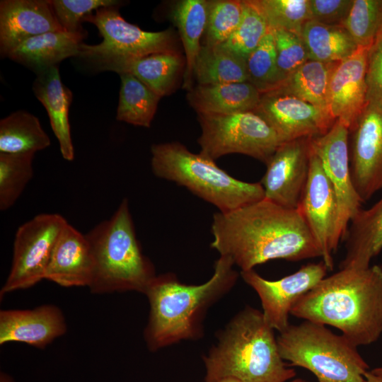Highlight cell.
<instances>
[{
  "instance_id": "obj_30",
  "label": "cell",
  "mask_w": 382,
  "mask_h": 382,
  "mask_svg": "<svg viewBox=\"0 0 382 382\" xmlns=\"http://www.w3.org/2000/svg\"><path fill=\"white\" fill-rule=\"evenodd\" d=\"M337 63L308 59L287 76L274 91L295 96L328 112L329 83Z\"/></svg>"
},
{
  "instance_id": "obj_8",
  "label": "cell",
  "mask_w": 382,
  "mask_h": 382,
  "mask_svg": "<svg viewBox=\"0 0 382 382\" xmlns=\"http://www.w3.org/2000/svg\"><path fill=\"white\" fill-rule=\"evenodd\" d=\"M119 6L101 7L83 18L93 24L103 40L99 44L81 43L78 57L99 71L151 54L180 52L176 35L171 29L151 32L125 21Z\"/></svg>"
},
{
  "instance_id": "obj_33",
  "label": "cell",
  "mask_w": 382,
  "mask_h": 382,
  "mask_svg": "<svg viewBox=\"0 0 382 382\" xmlns=\"http://www.w3.org/2000/svg\"><path fill=\"white\" fill-rule=\"evenodd\" d=\"M35 154L0 153V209H10L33 176Z\"/></svg>"
},
{
  "instance_id": "obj_4",
  "label": "cell",
  "mask_w": 382,
  "mask_h": 382,
  "mask_svg": "<svg viewBox=\"0 0 382 382\" xmlns=\"http://www.w3.org/2000/svg\"><path fill=\"white\" fill-rule=\"evenodd\" d=\"M203 360L204 382L229 376L242 382H286L296 376L279 354L274 329L262 312L249 306L219 332Z\"/></svg>"
},
{
  "instance_id": "obj_2",
  "label": "cell",
  "mask_w": 382,
  "mask_h": 382,
  "mask_svg": "<svg viewBox=\"0 0 382 382\" xmlns=\"http://www.w3.org/2000/svg\"><path fill=\"white\" fill-rule=\"evenodd\" d=\"M291 315L336 328L356 347L377 341L382 334V267L340 269L301 296Z\"/></svg>"
},
{
  "instance_id": "obj_12",
  "label": "cell",
  "mask_w": 382,
  "mask_h": 382,
  "mask_svg": "<svg viewBox=\"0 0 382 382\" xmlns=\"http://www.w3.org/2000/svg\"><path fill=\"white\" fill-rule=\"evenodd\" d=\"M348 134V127L336 120L325 134L309 139L310 149L320 159L336 195L338 220L335 237L338 244L346 236L348 225L362 202L350 175Z\"/></svg>"
},
{
  "instance_id": "obj_38",
  "label": "cell",
  "mask_w": 382,
  "mask_h": 382,
  "mask_svg": "<svg viewBox=\"0 0 382 382\" xmlns=\"http://www.w3.org/2000/svg\"><path fill=\"white\" fill-rule=\"evenodd\" d=\"M55 16L64 31L86 33L83 18L101 7L120 6L117 0H50Z\"/></svg>"
},
{
  "instance_id": "obj_44",
  "label": "cell",
  "mask_w": 382,
  "mask_h": 382,
  "mask_svg": "<svg viewBox=\"0 0 382 382\" xmlns=\"http://www.w3.org/2000/svg\"><path fill=\"white\" fill-rule=\"evenodd\" d=\"M218 382H242L239 379L234 377H225L219 380Z\"/></svg>"
},
{
  "instance_id": "obj_46",
  "label": "cell",
  "mask_w": 382,
  "mask_h": 382,
  "mask_svg": "<svg viewBox=\"0 0 382 382\" xmlns=\"http://www.w3.org/2000/svg\"><path fill=\"white\" fill-rule=\"evenodd\" d=\"M291 382H306V381H305L304 380H303L301 378H296V379L291 381Z\"/></svg>"
},
{
  "instance_id": "obj_36",
  "label": "cell",
  "mask_w": 382,
  "mask_h": 382,
  "mask_svg": "<svg viewBox=\"0 0 382 382\" xmlns=\"http://www.w3.org/2000/svg\"><path fill=\"white\" fill-rule=\"evenodd\" d=\"M243 11V1H209L208 19L202 45L214 47L226 42L239 25Z\"/></svg>"
},
{
  "instance_id": "obj_6",
  "label": "cell",
  "mask_w": 382,
  "mask_h": 382,
  "mask_svg": "<svg viewBox=\"0 0 382 382\" xmlns=\"http://www.w3.org/2000/svg\"><path fill=\"white\" fill-rule=\"evenodd\" d=\"M151 153V170L156 176L186 187L220 212H231L265 197L260 183L238 180L214 160L190 151L179 142L154 144Z\"/></svg>"
},
{
  "instance_id": "obj_25",
  "label": "cell",
  "mask_w": 382,
  "mask_h": 382,
  "mask_svg": "<svg viewBox=\"0 0 382 382\" xmlns=\"http://www.w3.org/2000/svg\"><path fill=\"white\" fill-rule=\"evenodd\" d=\"M185 69L180 52L151 54L112 66L108 71L129 73L161 97L172 93Z\"/></svg>"
},
{
  "instance_id": "obj_19",
  "label": "cell",
  "mask_w": 382,
  "mask_h": 382,
  "mask_svg": "<svg viewBox=\"0 0 382 382\" xmlns=\"http://www.w3.org/2000/svg\"><path fill=\"white\" fill-rule=\"evenodd\" d=\"M67 326L62 311L54 305L33 309L0 311V345L11 342L44 349L64 335Z\"/></svg>"
},
{
  "instance_id": "obj_35",
  "label": "cell",
  "mask_w": 382,
  "mask_h": 382,
  "mask_svg": "<svg viewBox=\"0 0 382 382\" xmlns=\"http://www.w3.org/2000/svg\"><path fill=\"white\" fill-rule=\"evenodd\" d=\"M341 25L358 47L369 48L382 31V0H353Z\"/></svg>"
},
{
  "instance_id": "obj_42",
  "label": "cell",
  "mask_w": 382,
  "mask_h": 382,
  "mask_svg": "<svg viewBox=\"0 0 382 382\" xmlns=\"http://www.w3.org/2000/svg\"><path fill=\"white\" fill-rule=\"evenodd\" d=\"M364 378V382H382V377L373 374L371 371L365 374Z\"/></svg>"
},
{
  "instance_id": "obj_24",
  "label": "cell",
  "mask_w": 382,
  "mask_h": 382,
  "mask_svg": "<svg viewBox=\"0 0 382 382\" xmlns=\"http://www.w3.org/2000/svg\"><path fill=\"white\" fill-rule=\"evenodd\" d=\"M349 224L340 269L367 268L382 250V197L369 209H360Z\"/></svg>"
},
{
  "instance_id": "obj_39",
  "label": "cell",
  "mask_w": 382,
  "mask_h": 382,
  "mask_svg": "<svg viewBox=\"0 0 382 382\" xmlns=\"http://www.w3.org/2000/svg\"><path fill=\"white\" fill-rule=\"evenodd\" d=\"M274 35L277 62L286 76L308 60L301 36L284 30H271Z\"/></svg>"
},
{
  "instance_id": "obj_26",
  "label": "cell",
  "mask_w": 382,
  "mask_h": 382,
  "mask_svg": "<svg viewBox=\"0 0 382 382\" xmlns=\"http://www.w3.org/2000/svg\"><path fill=\"white\" fill-rule=\"evenodd\" d=\"M209 14V1L182 0L174 6L171 18L178 30L185 51V69L183 87L192 88L193 67L202 47Z\"/></svg>"
},
{
  "instance_id": "obj_20",
  "label": "cell",
  "mask_w": 382,
  "mask_h": 382,
  "mask_svg": "<svg viewBox=\"0 0 382 382\" xmlns=\"http://www.w3.org/2000/svg\"><path fill=\"white\" fill-rule=\"evenodd\" d=\"M93 267L91 248L86 234L67 223L57 238L45 279L63 287H88Z\"/></svg>"
},
{
  "instance_id": "obj_32",
  "label": "cell",
  "mask_w": 382,
  "mask_h": 382,
  "mask_svg": "<svg viewBox=\"0 0 382 382\" xmlns=\"http://www.w3.org/2000/svg\"><path fill=\"white\" fill-rule=\"evenodd\" d=\"M248 81L262 94L277 89L286 79L279 70L272 31L263 37L246 59Z\"/></svg>"
},
{
  "instance_id": "obj_23",
  "label": "cell",
  "mask_w": 382,
  "mask_h": 382,
  "mask_svg": "<svg viewBox=\"0 0 382 382\" xmlns=\"http://www.w3.org/2000/svg\"><path fill=\"white\" fill-rule=\"evenodd\" d=\"M261 93L248 81L199 85L187 95L197 115H229L254 111Z\"/></svg>"
},
{
  "instance_id": "obj_14",
  "label": "cell",
  "mask_w": 382,
  "mask_h": 382,
  "mask_svg": "<svg viewBox=\"0 0 382 382\" xmlns=\"http://www.w3.org/2000/svg\"><path fill=\"white\" fill-rule=\"evenodd\" d=\"M327 271L320 261L303 265L296 272L274 281L262 277L254 270L241 271V275L259 296L267 323L281 332L290 325L289 317L293 306L325 277Z\"/></svg>"
},
{
  "instance_id": "obj_37",
  "label": "cell",
  "mask_w": 382,
  "mask_h": 382,
  "mask_svg": "<svg viewBox=\"0 0 382 382\" xmlns=\"http://www.w3.org/2000/svg\"><path fill=\"white\" fill-rule=\"evenodd\" d=\"M270 30H284L301 36L310 20L308 0H254Z\"/></svg>"
},
{
  "instance_id": "obj_41",
  "label": "cell",
  "mask_w": 382,
  "mask_h": 382,
  "mask_svg": "<svg viewBox=\"0 0 382 382\" xmlns=\"http://www.w3.org/2000/svg\"><path fill=\"white\" fill-rule=\"evenodd\" d=\"M368 99L382 103V31L369 47L366 64Z\"/></svg>"
},
{
  "instance_id": "obj_9",
  "label": "cell",
  "mask_w": 382,
  "mask_h": 382,
  "mask_svg": "<svg viewBox=\"0 0 382 382\" xmlns=\"http://www.w3.org/2000/svg\"><path fill=\"white\" fill-rule=\"evenodd\" d=\"M199 153L216 160L241 154L265 164L284 143L276 131L253 111L229 115H198Z\"/></svg>"
},
{
  "instance_id": "obj_18",
  "label": "cell",
  "mask_w": 382,
  "mask_h": 382,
  "mask_svg": "<svg viewBox=\"0 0 382 382\" xmlns=\"http://www.w3.org/2000/svg\"><path fill=\"white\" fill-rule=\"evenodd\" d=\"M60 30H64L50 0L0 1V53L4 57L28 38Z\"/></svg>"
},
{
  "instance_id": "obj_28",
  "label": "cell",
  "mask_w": 382,
  "mask_h": 382,
  "mask_svg": "<svg viewBox=\"0 0 382 382\" xmlns=\"http://www.w3.org/2000/svg\"><path fill=\"white\" fill-rule=\"evenodd\" d=\"M193 79L199 85L248 81L246 59L220 45H202Z\"/></svg>"
},
{
  "instance_id": "obj_45",
  "label": "cell",
  "mask_w": 382,
  "mask_h": 382,
  "mask_svg": "<svg viewBox=\"0 0 382 382\" xmlns=\"http://www.w3.org/2000/svg\"><path fill=\"white\" fill-rule=\"evenodd\" d=\"M371 371L373 374L382 377V366L375 368V369L371 370Z\"/></svg>"
},
{
  "instance_id": "obj_11",
  "label": "cell",
  "mask_w": 382,
  "mask_h": 382,
  "mask_svg": "<svg viewBox=\"0 0 382 382\" xmlns=\"http://www.w3.org/2000/svg\"><path fill=\"white\" fill-rule=\"evenodd\" d=\"M348 129L350 175L361 200L365 202L382 190V103L368 99Z\"/></svg>"
},
{
  "instance_id": "obj_15",
  "label": "cell",
  "mask_w": 382,
  "mask_h": 382,
  "mask_svg": "<svg viewBox=\"0 0 382 382\" xmlns=\"http://www.w3.org/2000/svg\"><path fill=\"white\" fill-rule=\"evenodd\" d=\"M253 112L276 131L283 142L323 135L336 121L327 110L276 91L261 94Z\"/></svg>"
},
{
  "instance_id": "obj_16",
  "label": "cell",
  "mask_w": 382,
  "mask_h": 382,
  "mask_svg": "<svg viewBox=\"0 0 382 382\" xmlns=\"http://www.w3.org/2000/svg\"><path fill=\"white\" fill-rule=\"evenodd\" d=\"M310 138L282 143L266 163L260 182L265 199L289 209H297L309 170Z\"/></svg>"
},
{
  "instance_id": "obj_22",
  "label": "cell",
  "mask_w": 382,
  "mask_h": 382,
  "mask_svg": "<svg viewBox=\"0 0 382 382\" xmlns=\"http://www.w3.org/2000/svg\"><path fill=\"white\" fill-rule=\"evenodd\" d=\"M86 34L64 30L42 33L23 41L7 57L37 74L57 66L68 57H78L80 45Z\"/></svg>"
},
{
  "instance_id": "obj_5",
  "label": "cell",
  "mask_w": 382,
  "mask_h": 382,
  "mask_svg": "<svg viewBox=\"0 0 382 382\" xmlns=\"http://www.w3.org/2000/svg\"><path fill=\"white\" fill-rule=\"evenodd\" d=\"M86 236L94 261L88 286L92 294L145 293L156 275L137 238L127 198L110 218L96 225Z\"/></svg>"
},
{
  "instance_id": "obj_1",
  "label": "cell",
  "mask_w": 382,
  "mask_h": 382,
  "mask_svg": "<svg viewBox=\"0 0 382 382\" xmlns=\"http://www.w3.org/2000/svg\"><path fill=\"white\" fill-rule=\"evenodd\" d=\"M212 248L241 271L277 259L300 261L321 257L320 248L297 209L265 198L213 216Z\"/></svg>"
},
{
  "instance_id": "obj_31",
  "label": "cell",
  "mask_w": 382,
  "mask_h": 382,
  "mask_svg": "<svg viewBox=\"0 0 382 382\" xmlns=\"http://www.w3.org/2000/svg\"><path fill=\"white\" fill-rule=\"evenodd\" d=\"M119 75L121 86L116 119L132 125L150 127L161 97L132 74Z\"/></svg>"
},
{
  "instance_id": "obj_47",
  "label": "cell",
  "mask_w": 382,
  "mask_h": 382,
  "mask_svg": "<svg viewBox=\"0 0 382 382\" xmlns=\"http://www.w3.org/2000/svg\"><path fill=\"white\" fill-rule=\"evenodd\" d=\"M307 382V381H306Z\"/></svg>"
},
{
  "instance_id": "obj_13",
  "label": "cell",
  "mask_w": 382,
  "mask_h": 382,
  "mask_svg": "<svg viewBox=\"0 0 382 382\" xmlns=\"http://www.w3.org/2000/svg\"><path fill=\"white\" fill-rule=\"evenodd\" d=\"M297 209L320 248L322 261L329 271L332 270V253L339 245L335 237L337 202L320 159L311 150L308 178Z\"/></svg>"
},
{
  "instance_id": "obj_21",
  "label": "cell",
  "mask_w": 382,
  "mask_h": 382,
  "mask_svg": "<svg viewBox=\"0 0 382 382\" xmlns=\"http://www.w3.org/2000/svg\"><path fill=\"white\" fill-rule=\"evenodd\" d=\"M33 91L47 112L50 125L57 141L62 157L69 161L74 158L69 110L72 93L62 81L57 66L36 74Z\"/></svg>"
},
{
  "instance_id": "obj_34",
  "label": "cell",
  "mask_w": 382,
  "mask_h": 382,
  "mask_svg": "<svg viewBox=\"0 0 382 382\" xmlns=\"http://www.w3.org/2000/svg\"><path fill=\"white\" fill-rule=\"evenodd\" d=\"M243 1V11L239 25L220 46L246 59L269 32L270 28L254 0Z\"/></svg>"
},
{
  "instance_id": "obj_7",
  "label": "cell",
  "mask_w": 382,
  "mask_h": 382,
  "mask_svg": "<svg viewBox=\"0 0 382 382\" xmlns=\"http://www.w3.org/2000/svg\"><path fill=\"white\" fill-rule=\"evenodd\" d=\"M279 354L292 366L309 370L318 382H364L368 364L344 335L304 320L277 337Z\"/></svg>"
},
{
  "instance_id": "obj_43",
  "label": "cell",
  "mask_w": 382,
  "mask_h": 382,
  "mask_svg": "<svg viewBox=\"0 0 382 382\" xmlns=\"http://www.w3.org/2000/svg\"><path fill=\"white\" fill-rule=\"evenodd\" d=\"M0 382H15V381L9 374L1 371L0 373Z\"/></svg>"
},
{
  "instance_id": "obj_27",
  "label": "cell",
  "mask_w": 382,
  "mask_h": 382,
  "mask_svg": "<svg viewBox=\"0 0 382 382\" xmlns=\"http://www.w3.org/2000/svg\"><path fill=\"white\" fill-rule=\"evenodd\" d=\"M301 37L308 59L337 63L354 53L358 46L342 25H327L313 20L303 25Z\"/></svg>"
},
{
  "instance_id": "obj_40",
  "label": "cell",
  "mask_w": 382,
  "mask_h": 382,
  "mask_svg": "<svg viewBox=\"0 0 382 382\" xmlns=\"http://www.w3.org/2000/svg\"><path fill=\"white\" fill-rule=\"evenodd\" d=\"M353 0H308L310 20L341 25L348 16Z\"/></svg>"
},
{
  "instance_id": "obj_29",
  "label": "cell",
  "mask_w": 382,
  "mask_h": 382,
  "mask_svg": "<svg viewBox=\"0 0 382 382\" xmlns=\"http://www.w3.org/2000/svg\"><path fill=\"white\" fill-rule=\"evenodd\" d=\"M50 143L39 119L25 110L13 112L0 121V153L35 154Z\"/></svg>"
},
{
  "instance_id": "obj_3",
  "label": "cell",
  "mask_w": 382,
  "mask_h": 382,
  "mask_svg": "<svg viewBox=\"0 0 382 382\" xmlns=\"http://www.w3.org/2000/svg\"><path fill=\"white\" fill-rule=\"evenodd\" d=\"M233 265L228 257L220 255L212 277L199 285L183 284L171 273L153 279L144 293L150 309L144 337L150 351L202 336V323L207 310L228 292L238 279Z\"/></svg>"
},
{
  "instance_id": "obj_10",
  "label": "cell",
  "mask_w": 382,
  "mask_h": 382,
  "mask_svg": "<svg viewBox=\"0 0 382 382\" xmlns=\"http://www.w3.org/2000/svg\"><path fill=\"white\" fill-rule=\"evenodd\" d=\"M59 214H40L17 229L10 272L1 287L6 293L30 288L45 279V274L57 238L67 224Z\"/></svg>"
},
{
  "instance_id": "obj_17",
  "label": "cell",
  "mask_w": 382,
  "mask_h": 382,
  "mask_svg": "<svg viewBox=\"0 0 382 382\" xmlns=\"http://www.w3.org/2000/svg\"><path fill=\"white\" fill-rule=\"evenodd\" d=\"M369 48L356 51L335 65L329 83L328 110L348 129L367 103L366 64Z\"/></svg>"
}]
</instances>
